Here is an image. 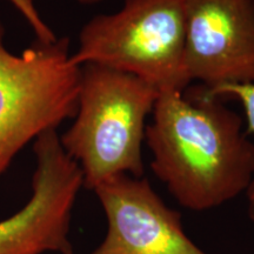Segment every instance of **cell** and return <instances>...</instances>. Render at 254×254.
Wrapping results in <instances>:
<instances>
[{
    "instance_id": "3",
    "label": "cell",
    "mask_w": 254,
    "mask_h": 254,
    "mask_svg": "<svg viewBox=\"0 0 254 254\" xmlns=\"http://www.w3.org/2000/svg\"><path fill=\"white\" fill-rule=\"evenodd\" d=\"M185 0H124L113 13L97 14L79 32L72 62L128 73L157 88L185 91Z\"/></svg>"
},
{
    "instance_id": "9",
    "label": "cell",
    "mask_w": 254,
    "mask_h": 254,
    "mask_svg": "<svg viewBox=\"0 0 254 254\" xmlns=\"http://www.w3.org/2000/svg\"><path fill=\"white\" fill-rule=\"evenodd\" d=\"M8 1L14 6V8L23 15L27 24L30 25V27L36 34V40L50 43L58 38L41 18L39 11L33 4V0H8Z\"/></svg>"
},
{
    "instance_id": "7",
    "label": "cell",
    "mask_w": 254,
    "mask_h": 254,
    "mask_svg": "<svg viewBox=\"0 0 254 254\" xmlns=\"http://www.w3.org/2000/svg\"><path fill=\"white\" fill-rule=\"evenodd\" d=\"M93 192L107 231L90 254H208L187 237L182 214L160 198L147 178L120 174Z\"/></svg>"
},
{
    "instance_id": "8",
    "label": "cell",
    "mask_w": 254,
    "mask_h": 254,
    "mask_svg": "<svg viewBox=\"0 0 254 254\" xmlns=\"http://www.w3.org/2000/svg\"><path fill=\"white\" fill-rule=\"evenodd\" d=\"M207 90V88H206ZM208 91V90H207ZM212 95L221 98V99H234L239 101L244 109L246 119L247 135L254 134V84L243 85H226L208 91ZM247 195V215L254 221V180L246 192Z\"/></svg>"
},
{
    "instance_id": "10",
    "label": "cell",
    "mask_w": 254,
    "mask_h": 254,
    "mask_svg": "<svg viewBox=\"0 0 254 254\" xmlns=\"http://www.w3.org/2000/svg\"><path fill=\"white\" fill-rule=\"evenodd\" d=\"M75 1L79 2V4H81V5H85V6H92V5L100 4V2L105 1V0H75Z\"/></svg>"
},
{
    "instance_id": "4",
    "label": "cell",
    "mask_w": 254,
    "mask_h": 254,
    "mask_svg": "<svg viewBox=\"0 0 254 254\" xmlns=\"http://www.w3.org/2000/svg\"><path fill=\"white\" fill-rule=\"evenodd\" d=\"M71 56L66 37L11 52L0 20V177L26 145L75 116L80 66Z\"/></svg>"
},
{
    "instance_id": "1",
    "label": "cell",
    "mask_w": 254,
    "mask_h": 254,
    "mask_svg": "<svg viewBox=\"0 0 254 254\" xmlns=\"http://www.w3.org/2000/svg\"><path fill=\"white\" fill-rule=\"evenodd\" d=\"M186 90L159 94L145 142L152 154V172L178 204L205 212L250 189L254 142L243 118L224 99L202 86Z\"/></svg>"
},
{
    "instance_id": "6",
    "label": "cell",
    "mask_w": 254,
    "mask_h": 254,
    "mask_svg": "<svg viewBox=\"0 0 254 254\" xmlns=\"http://www.w3.org/2000/svg\"><path fill=\"white\" fill-rule=\"evenodd\" d=\"M184 63L208 91L254 84V0H185Z\"/></svg>"
},
{
    "instance_id": "2",
    "label": "cell",
    "mask_w": 254,
    "mask_h": 254,
    "mask_svg": "<svg viewBox=\"0 0 254 254\" xmlns=\"http://www.w3.org/2000/svg\"><path fill=\"white\" fill-rule=\"evenodd\" d=\"M159 94L128 73L98 64L80 66L77 112L59 139L80 168L84 187L93 190L120 174L144 177L147 118Z\"/></svg>"
},
{
    "instance_id": "5",
    "label": "cell",
    "mask_w": 254,
    "mask_h": 254,
    "mask_svg": "<svg viewBox=\"0 0 254 254\" xmlns=\"http://www.w3.org/2000/svg\"><path fill=\"white\" fill-rule=\"evenodd\" d=\"M33 153L31 198L0 221V254H73L69 232L73 208L84 187L82 173L64 151L57 129L38 136Z\"/></svg>"
}]
</instances>
